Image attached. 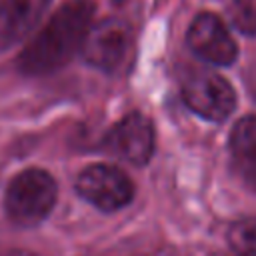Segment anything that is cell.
I'll use <instances>...</instances> for the list:
<instances>
[{
    "instance_id": "8992f818",
    "label": "cell",
    "mask_w": 256,
    "mask_h": 256,
    "mask_svg": "<svg viewBox=\"0 0 256 256\" xmlns=\"http://www.w3.org/2000/svg\"><path fill=\"white\" fill-rule=\"evenodd\" d=\"M186 44L194 56L212 66H230L238 58V46L226 22L214 12H198L188 30Z\"/></svg>"
},
{
    "instance_id": "7c38bea8",
    "label": "cell",
    "mask_w": 256,
    "mask_h": 256,
    "mask_svg": "<svg viewBox=\"0 0 256 256\" xmlns=\"http://www.w3.org/2000/svg\"><path fill=\"white\" fill-rule=\"evenodd\" d=\"M0 256H32V254L26 252V250H8V252H4Z\"/></svg>"
},
{
    "instance_id": "30bf717a",
    "label": "cell",
    "mask_w": 256,
    "mask_h": 256,
    "mask_svg": "<svg viewBox=\"0 0 256 256\" xmlns=\"http://www.w3.org/2000/svg\"><path fill=\"white\" fill-rule=\"evenodd\" d=\"M224 16L240 34L256 36V0H224Z\"/></svg>"
},
{
    "instance_id": "277c9868",
    "label": "cell",
    "mask_w": 256,
    "mask_h": 256,
    "mask_svg": "<svg viewBox=\"0 0 256 256\" xmlns=\"http://www.w3.org/2000/svg\"><path fill=\"white\" fill-rule=\"evenodd\" d=\"M76 192L94 208L102 212H116L132 202L134 184L116 166L90 164L78 174Z\"/></svg>"
},
{
    "instance_id": "3957f363",
    "label": "cell",
    "mask_w": 256,
    "mask_h": 256,
    "mask_svg": "<svg viewBox=\"0 0 256 256\" xmlns=\"http://www.w3.org/2000/svg\"><path fill=\"white\" fill-rule=\"evenodd\" d=\"M184 104L204 120L224 122L236 110V90L228 78L212 70H192L180 82Z\"/></svg>"
},
{
    "instance_id": "52a82bcc",
    "label": "cell",
    "mask_w": 256,
    "mask_h": 256,
    "mask_svg": "<svg viewBox=\"0 0 256 256\" xmlns=\"http://www.w3.org/2000/svg\"><path fill=\"white\" fill-rule=\"evenodd\" d=\"M154 124L142 112L122 116L106 134L104 150L128 164L144 166L154 154Z\"/></svg>"
},
{
    "instance_id": "6da1fadb",
    "label": "cell",
    "mask_w": 256,
    "mask_h": 256,
    "mask_svg": "<svg viewBox=\"0 0 256 256\" xmlns=\"http://www.w3.org/2000/svg\"><path fill=\"white\" fill-rule=\"evenodd\" d=\"M96 4L92 0L64 2L24 46L18 68L28 76H44L66 66L82 48L92 26Z\"/></svg>"
},
{
    "instance_id": "7a4b0ae2",
    "label": "cell",
    "mask_w": 256,
    "mask_h": 256,
    "mask_svg": "<svg viewBox=\"0 0 256 256\" xmlns=\"http://www.w3.org/2000/svg\"><path fill=\"white\" fill-rule=\"evenodd\" d=\"M58 188L54 178L40 168H28L18 172L6 188L4 208L6 216L16 226H36L54 208Z\"/></svg>"
},
{
    "instance_id": "9c48e42d",
    "label": "cell",
    "mask_w": 256,
    "mask_h": 256,
    "mask_svg": "<svg viewBox=\"0 0 256 256\" xmlns=\"http://www.w3.org/2000/svg\"><path fill=\"white\" fill-rule=\"evenodd\" d=\"M228 152L238 180L256 192V116L240 118L230 130Z\"/></svg>"
},
{
    "instance_id": "ba28073f",
    "label": "cell",
    "mask_w": 256,
    "mask_h": 256,
    "mask_svg": "<svg viewBox=\"0 0 256 256\" xmlns=\"http://www.w3.org/2000/svg\"><path fill=\"white\" fill-rule=\"evenodd\" d=\"M52 0H2L0 2V50L22 42L42 20Z\"/></svg>"
},
{
    "instance_id": "8fae6325",
    "label": "cell",
    "mask_w": 256,
    "mask_h": 256,
    "mask_svg": "<svg viewBox=\"0 0 256 256\" xmlns=\"http://www.w3.org/2000/svg\"><path fill=\"white\" fill-rule=\"evenodd\" d=\"M228 244L236 256H256V218L236 220L228 228Z\"/></svg>"
},
{
    "instance_id": "5b68a950",
    "label": "cell",
    "mask_w": 256,
    "mask_h": 256,
    "mask_svg": "<svg viewBox=\"0 0 256 256\" xmlns=\"http://www.w3.org/2000/svg\"><path fill=\"white\" fill-rule=\"evenodd\" d=\"M132 46L130 26L120 18H104L90 26L80 54L86 64L102 72L118 70Z\"/></svg>"
}]
</instances>
